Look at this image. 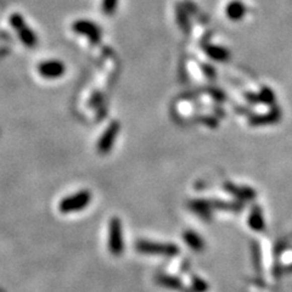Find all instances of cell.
<instances>
[{
  "mask_svg": "<svg viewBox=\"0 0 292 292\" xmlns=\"http://www.w3.org/2000/svg\"><path fill=\"white\" fill-rule=\"evenodd\" d=\"M92 200V194L87 190H82L80 192H76L72 196H67L63 198L60 203V211L62 213H71L82 211L89 204Z\"/></svg>",
  "mask_w": 292,
  "mask_h": 292,
  "instance_id": "6da1fadb",
  "label": "cell"
},
{
  "mask_svg": "<svg viewBox=\"0 0 292 292\" xmlns=\"http://www.w3.org/2000/svg\"><path fill=\"white\" fill-rule=\"evenodd\" d=\"M13 27L16 29V32L19 33L20 38H21L22 43L27 46H34L37 44V37L34 34V32L32 31L31 27H28L26 25L25 20L21 15H14L10 20Z\"/></svg>",
  "mask_w": 292,
  "mask_h": 292,
  "instance_id": "7a4b0ae2",
  "label": "cell"
},
{
  "mask_svg": "<svg viewBox=\"0 0 292 292\" xmlns=\"http://www.w3.org/2000/svg\"><path fill=\"white\" fill-rule=\"evenodd\" d=\"M136 248L142 253L148 255H161V256H174L178 253V247L174 245L155 244V242L141 241L136 245Z\"/></svg>",
  "mask_w": 292,
  "mask_h": 292,
  "instance_id": "3957f363",
  "label": "cell"
},
{
  "mask_svg": "<svg viewBox=\"0 0 292 292\" xmlns=\"http://www.w3.org/2000/svg\"><path fill=\"white\" fill-rule=\"evenodd\" d=\"M66 71L65 65L61 61H44L38 66V72L46 80H56L60 78Z\"/></svg>",
  "mask_w": 292,
  "mask_h": 292,
  "instance_id": "277c9868",
  "label": "cell"
},
{
  "mask_svg": "<svg viewBox=\"0 0 292 292\" xmlns=\"http://www.w3.org/2000/svg\"><path fill=\"white\" fill-rule=\"evenodd\" d=\"M73 31L76 33H80L82 36L88 37V39L92 43L98 44L100 42L101 32L100 28L95 25V23L90 21H77L73 25Z\"/></svg>",
  "mask_w": 292,
  "mask_h": 292,
  "instance_id": "5b68a950",
  "label": "cell"
},
{
  "mask_svg": "<svg viewBox=\"0 0 292 292\" xmlns=\"http://www.w3.org/2000/svg\"><path fill=\"white\" fill-rule=\"evenodd\" d=\"M110 250L115 256L121 255L123 250V240H122L121 223L118 219H113L110 226Z\"/></svg>",
  "mask_w": 292,
  "mask_h": 292,
  "instance_id": "8992f818",
  "label": "cell"
},
{
  "mask_svg": "<svg viewBox=\"0 0 292 292\" xmlns=\"http://www.w3.org/2000/svg\"><path fill=\"white\" fill-rule=\"evenodd\" d=\"M117 133H118V124H111L109 129L105 131L104 135L101 136L100 141H99V151L100 153H109L111 148H112L113 142H115Z\"/></svg>",
  "mask_w": 292,
  "mask_h": 292,
  "instance_id": "52a82bcc",
  "label": "cell"
},
{
  "mask_svg": "<svg viewBox=\"0 0 292 292\" xmlns=\"http://www.w3.org/2000/svg\"><path fill=\"white\" fill-rule=\"evenodd\" d=\"M184 239L188 241L189 246L191 248H194V250H200V248L203 247V244H202V241H201V239L198 238L197 235H195L194 233H186L185 235H184Z\"/></svg>",
  "mask_w": 292,
  "mask_h": 292,
  "instance_id": "ba28073f",
  "label": "cell"
},
{
  "mask_svg": "<svg viewBox=\"0 0 292 292\" xmlns=\"http://www.w3.org/2000/svg\"><path fill=\"white\" fill-rule=\"evenodd\" d=\"M117 5H118V0H102V11L106 15L113 14Z\"/></svg>",
  "mask_w": 292,
  "mask_h": 292,
  "instance_id": "9c48e42d",
  "label": "cell"
},
{
  "mask_svg": "<svg viewBox=\"0 0 292 292\" xmlns=\"http://www.w3.org/2000/svg\"><path fill=\"white\" fill-rule=\"evenodd\" d=\"M281 261L285 263V264H292V251H287L285 252L281 257Z\"/></svg>",
  "mask_w": 292,
  "mask_h": 292,
  "instance_id": "30bf717a",
  "label": "cell"
}]
</instances>
